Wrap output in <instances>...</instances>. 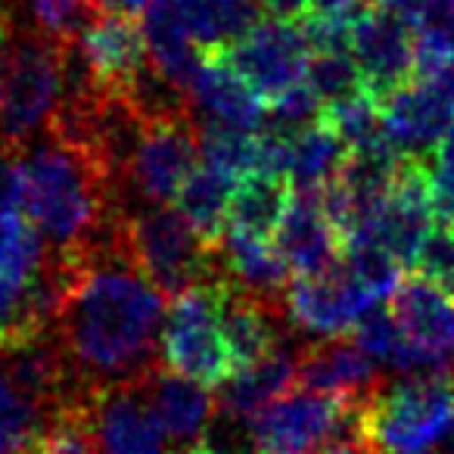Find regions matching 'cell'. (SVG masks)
Here are the masks:
<instances>
[{
	"mask_svg": "<svg viewBox=\"0 0 454 454\" xmlns=\"http://www.w3.org/2000/svg\"><path fill=\"white\" fill-rule=\"evenodd\" d=\"M125 221V218H121ZM162 293L128 253L121 224L84 249L57 317V340L82 389L146 383L159 367Z\"/></svg>",
	"mask_w": 454,
	"mask_h": 454,
	"instance_id": "obj_1",
	"label": "cell"
},
{
	"mask_svg": "<svg viewBox=\"0 0 454 454\" xmlns=\"http://www.w3.org/2000/svg\"><path fill=\"white\" fill-rule=\"evenodd\" d=\"M94 423L103 454H162V427L146 383L109 386L94 395Z\"/></svg>",
	"mask_w": 454,
	"mask_h": 454,
	"instance_id": "obj_17",
	"label": "cell"
},
{
	"mask_svg": "<svg viewBox=\"0 0 454 454\" xmlns=\"http://www.w3.org/2000/svg\"><path fill=\"white\" fill-rule=\"evenodd\" d=\"M305 82H309L311 88H315V94L321 97L324 109L367 94L364 78H361V69H358V63H355L352 51H317V53H311Z\"/></svg>",
	"mask_w": 454,
	"mask_h": 454,
	"instance_id": "obj_28",
	"label": "cell"
},
{
	"mask_svg": "<svg viewBox=\"0 0 454 454\" xmlns=\"http://www.w3.org/2000/svg\"><path fill=\"white\" fill-rule=\"evenodd\" d=\"M20 150L22 208L53 249L84 253L119 231L121 184L100 156L51 131Z\"/></svg>",
	"mask_w": 454,
	"mask_h": 454,
	"instance_id": "obj_2",
	"label": "cell"
},
{
	"mask_svg": "<svg viewBox=\"0 0 454 454\" xmlns=\"http://www.w3.org/2000/svg\"><path fill=\"white\" fill-rule=\"evenodd\" d=\"M389 299L408 348V373L454 371V296L414 274Z\"/></svg>",
	"mask_w": 454,
	"mask_h": 454,
	"instance_id": "obj_9",
	"label": "cell"
},
{
	"mask_svg": "<svg viewBox=\"0 0 454 454\" xmlns=\"http://www.w3.org/2000/svg\"><path fill=\"white\" fill-rule=\"evenodd\" d=\"M284 315L286 311L280 305L265 302L255 293L237 286L231 278L221 280L218 324L237 371L247 364H255L259 358L271 355L278 346H284V327H280Z\"/></svg>",
	"mask_w": 454,
	"mask_h": 454,
	"instance_id": "obj_18",
	"label": "cell"
},
{
	"mask_svg": "<svg viewBox=\"0 0 454 454\" xmlns=\"http://www.w3.org/2000/svg\"><path fill=\"white\" fill-rule=\"evenodd\" d=\"M72 57L82 66L84 82L103 94H121L150 66L144 22L131 13H97L72 41Z\"/></svg>",
	"mask_w": 454,
	"mask_h": 454,
	"instance_id": "obj_11",
	"label": "cell"
},
{
	"mask_svg": "<svg viewBox=\"0 0 454 454\" xmlns=\"http://www.w3.org/2000/svg\"><path fill=\"white\" fill-rule=\"evenodd\" d=\"M171 454H202V442H184V445L175 448Z\"/></svg>",
	"mask_w": 454,
	"mask_h": 454,
	"instance_id": "obj_38",
	"label": "cell"
},
{
	"mask_svg": "<svg viewBox=\"0 0 454 454\" xmlns=\"http://www.w3.org/2000/svg\"><path fill=\"white\" fill-rule=\"evenodd\" d=\"M373 7H383V10H392V13H398V16H404V20H414L417 16V10L427 4V0H371Z\"/></svg>",
	"mask_w": 454,
	"mask_h": 454,
	"instance_id": "obj_37",
	"label": "cell"
},
{
	"mask_svg": "<svg viewBox=\"0 0 454 454\" xmlns=\"http://www.w3.org/2000/svg\"><path fill=\"white\" fill-rule=\"evenodd\" d=\"M296 383L309 392H321L342 402H367L380 386V373L377 361L358 342L327 336L299 352Z\"/></svg>",
	"mask_w": 454,
	"mask_h": 454,
	"instance_id": "obj_15",
	"label": "cell"
},
{
	"mask_svg": "<svg viewBox=\"0 0 454 454\" xmlns=\"http://www.w3.org/2000/svg\"><path fill=\"white\" fill-rule=\"evenodd\" d=\"M411 271L454 296V224L439 221V227H429V234L423 237L420 249L411 262Z\"/></svg>",
	"mask_w": 454,
	"mask_h": 454,
	"instance_id": "obj_31",
	"label": "cell"
},
{
	"mask_svg": "<svg viewBox=\"0 0 454 454\" xmlns=\"http://www.w3.org/2000/svg\"><path fill=\"white\" fill-rule=\"evenodd\" d=\"M346 156V140L321 119L302 131L286 134L284 177L290 181L293 193H321L340 175Z\"/></svg>",
	"mask_w": 454,
	"mask_h": 454,
	"instance_id": "obj_23",
	"label": "cell"
},
{
	"mask_svg": "<svg viewBox=\"0 0 454 454\" xmlns=\"http://www.w3.org/2000/svg\"><path fill=\"white\" fill-rule=\"evenodd\" d=\"M184 32L200 51L234 44L259 22V0H171Z\"/></svg>",
	"mask_w": 454,
	"mask_h": 454,
	"instance_id": "obj_24",
	"label": "cell"
},
{
	"mask_svg": "<svg viewBox=\"0 0 454 454\" xmlns=\"http://www.w3.org/2000/svg\"><path fill=\"white\" fill-rule=\"evenodd\" d=\"M44 423L47 411L0 373V454H22Z\"/></svg>",
	"mask_w": 454,
	"mask_h": 454,
	"instance_id": "obj_29",
	"label": "cell"
},
{
	"mask_svg": "<svg viewBox=\"0 0 454 454\" xmlns=\"http://www.w3.org/2000/svg\"><path fill=\"white\" fill-rule=\"evenodd\" d=\"M352 51L355 63L364 78V90L373 100H386L392 90L414 78V28L404 16L383 7H367L352 22Z\"/></svg>",
	"mask_w": 454,
	"mask_h": 454,
	"instance_id": "obj_12",
	"label": "cell"
},
{
	"mask_svg": "<svg viewBox=\"0 0 454 454\" xmlns=\"http://www.w3.org/2000/svg\"><path fill=\"white\" fill-rule=\"evenodd\" d=\"M352 333H355V342H358L373 361L408 373V348H404V340H402V333H398V324H395V317H392L389 305L373 302L371 309L361 315V321L355 324Z\"/></svg>",
	"mask_w": 454,
	"mask_h": 454,
	"instance_id": "obj_30",
	"label": "cell"
},
{
	"mask_svg": "<svg viewBox=\"0 0 454 454\" xmlns=\"http://www.w3.org/2000/svg\"><path fill=\"white\" fill-rule=\"evenodd\" d=\"M284 346H278L255 364L234 371V377L227 380L224 389H221V411H224L227 420L249 423L259 411H265L268 404L290 392V386L296 383L299 352H290Z\"/></svg>",
	"mask_w": 454,
	"mask_h": 454,
	"instance_id": "obj_22",
	"label": "cell"
},
{
	"mask_svg": "<svg viewBox=\"0 0 454 454\" xmlns=\"http://www.w3.org/2000/svg\"><path fill=\"white\" fill-rule=\"evenodd\" d=\"M128 253L162 296H177L190 286L227 278L218 247L196 234V227L177 208L146 206L121 221Z\"/></svg>",
	"mask_w": 454,
	"mask_h": 454,
	"instance_id": "obj_4",
	"label": "cell"
},
{
	"mask_svg": "<svg viewBox=\"0 0 454 454\" xmlns=\"http://www.w3.org/2000/svg\"><path fill=\"white\" fill-rule=\"evenodd\" d=\"M380 113L386 134L402 156L427 159L454 119V72H414V78L380 100Z\"/></svg>",
	"mask_w": 454,
	"mask_h": 454,
	"instance_id": "obj_10",
	"label": "cell"
},
{
	"mask_svg": "<svg viewBox=\"0 0 454 454\" xmlns=\"http://www.w3.org/2000/svg\"><path fill=\"white\" fill-rule=\"evenodd\" d=\"M221 280L190 286L171 296L159 336L162 364L202 386H224L237 371L218 324Z\"/></svg>",
	"mask_w": 454,
	"mask_h": 454,
	"instance_id": "obj_6",
	"label": "cell"
},
{
	"mask_svg": "<svg viewBox=\"0 0 454 454\" xmlns=\"http://www.w3.org/2000/svg\"><path fill=\"white\" fill-rule=\"evenodd\" d=\"M22 206L20 150L0 140V215H13Z\"/></svg>",
	"mask_w": 454,
	"mask_h": 454,
	"instance_id": "obj_33",
	"label": "cell"
},
{
	"mask_svg": "<svg viewBox=\"0 0 454 454\" xmlns=\"http://www.w3.org/2000/svg\"><path fill=\"white\" fill-rule=\"evenodd\" d=\"M190 94H193L190 97L193 106L215 125L262 128L265 121V103L218 51H202V63L190 84Z\"/></svg>",
	"mask_w": 454,
	"mask_h": 454,
	"instance_id": "obj_19",
	"label": "cell"
},
{
	"mask_svg": "<svg viewBox=\"0 0 454 454\" xmlns=\"http://www.w3.org/2000/svg\"><path fill=\"white\" fill-rule=\"evenodd\" d=\"M146 395L156 411V420L165 435L177 442H196L208 429V420L215 414V398L208 386L196 380L175 373L168 367H156L146 380Z\"/></svg>",
	"mask_w": 454,
	"mask_h": 454,
	"instance_id": "obj_20",
	"label": "cell"
},
{
	"mask_svg": "<svg viewBox=\"0 0 454 454\" xmlns=\"http://www.w3.org/2000/svg\"><path fill=\"white\" fill-rule=\"evenodd\" d=\"M259 4L274 20H286V22L302 20V16L309 13V0H259Z\"/></svg>",
	"mask_w": 454,
	"mask_h": 454,
	"instance_id": "obj_36",
	"label": "cell"
},
{
	"mask_svg": "<svg viewBox=\"0 0 454 454\" xmlns=\"http://www.w3.org/2000/svg\"><path fill=\"white\" fill-rule=\"evenodd\" d=\"M200 442L202 454H259L255 445H247L240 435L227 433V429H206Z\"/></svg>",
	"mask_w": 454,
	"mask_h": 454,
	"instance_id": "obj_35",
	"label": "cell"
},
{
	"mask_svg": "<svg viewBox=\"0 0 454 454\" xmlns=\"http://www.w3.org/2000/svg\"><path fill=\"white\" fill-rule=\"evenodd\" d=\"M26 7L35 32L59 44L75 41L90 16L88 0H26Z\"/></svg>",
	"mask_w": 454,
	"mask_h": 454,
	"instance_id": "obj_32",
	"label": "cell"
},
{
	"mask_svg": "<svg viewBox=\"0 0 454 454\" xmlns=\"http://www.w3.org/2000/svg\"><path fill=\"white\" fill-rule=\"evenodd\" d=\"M342 398L321 392L280 395L249 420L253 445L259 454H317L342 411Z\"/></svg>",
	"mask_w": 454,
	"mask_h": 454,
	"instance_id": "obj_14",
	"label": "cell"
},
{
	"mask_svg": "<svg viewBox=\"0 0 454 454\" xmlns=\"http://www.w3.org/2000/svg\"><path fill=\"white\" fill-rule=\"evenodd\" d=\"M218 53L268 106L280 94L305 82L311 47L302 26L271 16L268 22H255L243 38L221 47Z\"/></svg>",
	"mask_w": 454,
	"mask_h": 454,
	"instance_id": "obj_8",
	"label": "cell"
},
{
	"mask_svg": "<svg viewBox=\"0 0 454 454\" xmlns=\"http://www.w3.org/2000/svg\"><path fill=\"white\" fill-rule=\"evenodd\" d=\"M94 395L97 392H84L59 404L22 454H103L94 423Z\"/></svg>",
	"mask_w": 454,
	"mask_h": 454,
	"instance_id": "obj_27",
	"label": "cell"
},
{
	"mask_svg": "<svg viewBox=\"0 0 454 454\" xmlns=\"http://www.w3.org/2000/svg\"><path fill=\"white\" fill-rule=\"evenodd\" d=\"M364 423L380 454H433L454 427V371L377 386L364 402Z\"/></svg>",
	"mask_w": 454,
	"mask_h": 454,
	"instance_id": "obj_3",
	"label": "cell"
},
{
	"mask_svg": "<svg viewBox=\"0 0 454 454\" xmlns=\"http://www.w3.org/2000/svg\"><path fill=\"white\" fill-rule=\"evenodd\" d=\"M200 162V125L190 113L144 119L125 165V187L146 206H165Z\"/></svg>",
	"mask_w": 454,
	"mask_h": 454,
	"instance_id": "obj_7",
	"label": "cell"
},
{
	"mask_svg": "<svg viewBox=\"0 0 454 454\" xmlns=\"http://www.w3.org/2000/svg\"><path fill=\"white\" fill-rule=\"evenodd\" d=\"M293 202V187L284 175L255 171L237 181L231 208H227V227L243 231L253 237H268L278 231L280 218Z\"/></svg>",
	"mask_w": 454,
	"mask_h": 454,
	"instance_id": "obj_26",
	"label": "cell"
},
{
	"mask_svg": "<svg viewBox=\"0 0 454 454\" xmlns=\"http://www.w3.org/2000/svg\"><path fill=\"white\" fill-rule=\"evenodd\" d=\"M234 187L237 177H231L218 165L202 159L177 190V212L196 227V234L206 237L208 243H218V237L227 227V208H231Z\"/></svg>",
	"mask_w": 454,
	"mask_h": 454,
	"instance_id": "obj_25",
	"label": "cell"
},
{
	"mask_svg": "<svg viewBox=\"0 0 454 454\" xmlns=\"http://www.w3.org/2000/svg\"><path fill=\"white\" fill-rule=\"evenodd\" d=\"M445 454H448V451H445Z\"/></svg>",
	"mask_w": 454,
	"mask_h": 454,
	"instance_id": "obj_40",
	"label": "cell"
},
{
	"mask_svg": "<svg viewBox=\"0 0 454 454\" xmlns=\"http://www.w3.org/2000/svg\"><path fill=\"white\" fill-rule=\"evenodd\" d=\"M367 7H371V0H309V13H305L302 20L352 26Z\"/></svg>",
	"mask_w": 454,
	"mask_h": 454,
	"instance_id": "obj_34",
	"label": "cell"
},
{
	"mask_svg": "<svg viewBox=\"0 0 454 454\" xmlns=\"http://www.w3.org/2000/svg\"><path fill=\"white\" fill-rule=\"evenodd\" d=\"M66 94V44L20 28L0 84V140L22 146L51 125Z\"/></svg>",
	"mask_w": 454,
	"mask_h": 454,
	"instance_id": "obj_5",
	"label": "cell"
},
{
	"mask_svg": "<svg viewBox=\"0 0 454 454\" xmlns=\"http://www.w3.org/2000/svg\"><path fill=\"white\" fill-rule=\"evenodd\" d=\"M215 247H218L221 268L237 286L255 293L265 302L284 305V293L290 286V268L278 255V249L268 247L265 237L224 227V234L218 237Z\"/></svg>",
	"mask_w": 454,
	"mask_h": 454,
	"instance_id": "obj_21",
	"label": "cell"
},
{
	"mask_svg": "<svg viewBox=\"0 0 454 454\" xmlns=\"http://www.w3.org/2000/svg\"><path fill=\"white\" fill-rule=\"evenodd\" d=\"M274 249L286 262L290 274L330 271L342 262V237L327 218L317 193H296L274 231Z\"/></svg>",
	"mask_w": 454,
	"mask_h": 454,
	"instance_id": "obj_16",
	"label": "cell"
},
{
	"mask_svg": "<svg viewBox=\"0 0 454 454\" xmlns=\"http://www.w3.org/2000/svg\"><path fill=\"white\" fill-rule=\"evenodd\" d=\"M373 305L371 293L355 280L346 262L330 271L305 274L290 280L284 293V311L296 327L315 336H342L355 330L367 309Z\"/></svg>",
	"mask_w": 454,
	"mask_h": 454,
	"instance_id": "obj_13",
	"label": "cell"
},
{
	"mask_svg": "<svg viewBox=\"0 0 454 454\" xmlns=\"http://www.w3.org/2000/svg\"><path fill=\"white\" fill-rule=\"evenodd\" d=\"M442 448H445L448 454H454V427H451V433H448V439L442 442Z\"/></svg>",
	"mask_w": 454,
	"mask_h": 454,
	"instance_id": "obj_39",
	"label": "cell"
}]
</instances>
